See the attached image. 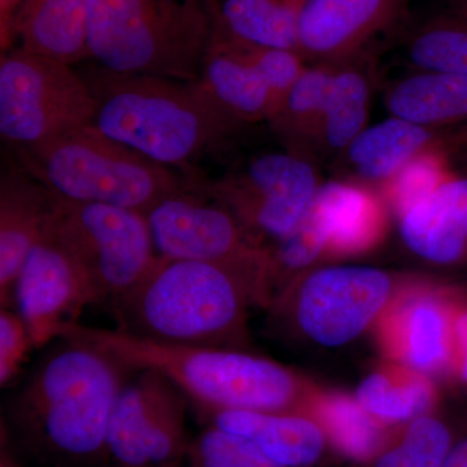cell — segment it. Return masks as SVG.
Listing matches in <instances>:
<instances>
[{"mask_svg": "<svg viewBox=\"0 0 467 467\" xmlns=\"http://www.w3.org/2000/svg\"><path fill=\"white\" fill-rule=\"evenodd\" d=\"M97 103L92 125L164 167L195 177L199 160L226 149L250 126L234 119L201 81L79 67Z\"/></svg>", "mask_w": 467, "mask_h": 467, "instance_id": "obj_1", "label": "cell"}, {"mask_svg": "<svg viewBox=\"0 0 467 467\" xmlns=\"http://www.w3.org/2000/svg\"><path fill=\"white\" fill-rule=\"evenodd\" d=\"M269 287V263L226 265L159 256L115 312L121 330L144 339L227 348L242 330L247 300Z\"/></svg>", "mask_w": 467, "mask_h": 467, "instance_id": "obj_2", "label": "cell"}, {"mask_svg": "<svg viewBox=\"0 0 467 467\" xmlns=\"http://www.w3.org/2000/svg\"><path fill=\"white\" fill-rule=\"evenodd\" d=\"M60 340L15 393L12 410L55 453L101 456L117 399L135 368L90 343Z\"/></svg>", "mask_w": 467, "mask_h": 467, "instance_id": "obj_3", "label": "cell"}, {"mask_svg": "<svg viewBox=\"0 0 467 467\" xmlns=\"http://www.w3.org/2000/svg\"><path fill=\"white\" fill-rule=\"evenodd\" d=\"M60 337L90 343L128 367L150 368L167 377L202 409L284 411L297 398L296 379L266 358L220 347L174 346L117 328L72 324Z\"/></svg>", "mask_w": 467, "mask_h": 467, "instance_id": "obj_4", "label": "cell"}, {"mask_svg": "<svg viewBox=\"0 0 467 467\" xmlns=\"http://www.w3.org/2000/svg\"><path fill=\"white\" fill-rule=\"evenodd\" d=\"M211 39L204 0L88 2V57L112 72L199 81Z\"/></svg>", "mask_w": 467, "mask_h": 467, "instance_id": "obj_5", "label": "cell"}, {"mask_svg": "<svg viewBox=\"0 0 467 467\" xmlns=\"http://www.w3.org/2000/svg\"><path fill=\"white\" fill-rule=\"evenodd\" d=\"M15 159L57 198L147 212L189 183L88 124L36 146L15 149Z\"/></svg>", "mask_w": 467, "mask_h": 467, "instance_id": "obj_6", "label": "cell"}, {"mask_svg": "<svg viewBox=\"0 0 467 467\" xmlns=\"http://www.w3.org/2000/svg\"><path fill=\"white\" fill-rule=\"evenodd\" d=\"M97 103L75 66L15 47L0 58V137L12 150L92 124Z\"/></svg>", "mask_w": 467, "mask_h": 467, "instance_id": "obj_7", "label": "cell"}, {"mask_svg": "<svg viewBox=\"0 0 467 467\" xmlns=\"http://www.w3.org/2000/svg\"><path fill=\"white\" fill-rule=\"evenodd\" d=\"M192 182L223 204L263 250L294 232L324 183L316 162L284 149L254 156L216 180L196 175Z\"/></svg>", "mask_w": 467, "mask_h": 467, "instance_id": "obj_8", "label": "cell"}, {"mask_svg": "<svg viewBox=\"0 0 467 467\" xmlns=\"http://www.w3.org/2000/svg\"><path fill=\"white\" fill-rule=\"evenodd\" d=\"M57 196V195H55ZM48 226L113 308L158 260L143 212L57 198Z\"/></svg>", "mask_w": 467, "mask_h": 467, "instance_id": "obj_9", "label": "cell"}, {"mask_svg": "<svg viewBox=\"0 0 467 467\" xmlns=\"http://www.w3.org/2000/svg\"><path fill=\"white\" fill-rule=\"evenodd\" d=\"M186 396L167 377L135 370L110 416L104 456L119 467H173L186 450Z\"/></svg>", "mask_w": 467, "mask_h": 467, "instance_id": "obj_10", "label": "cell"}, {"mask_svg": "<svg viewBox=\"0 0 467 467\" xmlns=\"http://www.w3.org/2000/svg\"><path fill=\"white\" fill-rule=\"evenodd\" d=\"M158 256L226 265L269 261L266 250L250 241L223 204L193 186L168 193L144 212Z\"/></svg>", "mask_w": 467, "mask_h": 467, "instance_id": "obj_11", "label": "cell"}, {"mask_svg": "<svg viewBox=\"0 0 467 467\" xmlns=\"http://www.w3.org/2000/svg\"><path fill=\"white\" fill-rule=\"evenodd\" d=\"M382 226V208L367 187L328 181L319 187L299 225L275 245L276 266L285 275H296L325 251L367 250L379 238Z\"/></svg>", "mask_w": 467, "mask_h": 467, "instance_id": "obj_12", "label": "cell"}, {"mask_svg": "<svg viewBox=\"0 0 467 467\" xmlns=\"http://www.w3.org/2000/svg\"><path fill=\"white\" fill-rule=\"evenodd\" d=\"M391 279L379 269L334 266L304 276L292 301L300 330L316 343L339 347L358 337L383 308Z\"/></svg>", "mask_w": 467, "mask_h": 467, "instance_id": "obj_13", "label": "cell"}, {"mask_svg": "<svg viewBox=\"0 0 467 467\" xmlns=\"http://www.w3.org/2000/svg\"><path fill=\"white\" fill-rule=\"evenodd\" d=\"M92 303L99 301L90 279L47 223L15 281L11 308L24 319L39 348L77 324L79 313Z\"/></svg>", "mask_w": 467, "mask_h": 467, "instance_id": "obj_14", "label": "cell"}, {"mask_svg": "<svg viewBox=\"0 0 467 467\" xmlns=\"http://www.w3.org/2000/svg\"><path fill=\"white\" fill-rule=\"evenodd\" d=\"M287 67L275 50L230 41L212 33L201 84L234 119L251 126L272 119L276 91Z\"/></svg>", "mask_w": 467, "mask_h": 467, "instance_id": "obj_15", "label": "cell"}, {"mask_svg": "<svg viewBox=\"0 0 467 467\" xmlns=\"http://www.w3.org/2000/svg\"><path fill=\"white\" fill-rule=\"evenodd\" d=\"M409 0H306L297 52L312 64H335L368 50L379 34L400 23Z\"/></svg>", "mask_w": 467, "mask_h": 467, "instance_id": "obj_16", "label": "cell"}, {"mask_svg": "<svg viewBox=\"0 0 467 467\" xmlns=\"http://www.w3.org/2000/svg\"><path fill=\"white\" fill-rule=\"evenodd\" d=\"M57 196L18 164L0 177V304L11 308L12 290L34 245L41 241Z\"/></svg>", "mask_w": 467, "mask_h": 467, "instance_id": "obj_17", "label": "cell"}, {"mask_svg": "<svg viewBox=\"0 0 467 467\" xmlns=\"http://www.w3.org/2000/svg\"><path fill=\"white\" fill-rule=\"evenodd\" d=\"M450 130L389 116L368 125L331 162V171L337 180L386 184L413 160L431 150H444Z\"/></svg>", "mask_w": 467, "mask_h": 467, "instance_id": "obj_18", "label": "cell"}, {"mask_svg": "<svg viewBox=\"0 0 467 467\" xmlns=\"http://www.w3.org/2000/svg\"><path fill=\"white\" fill-rule=\"evenodd\" d=\"M376 81V60L370 51L333 64L316 140L318 167L330 165L367 128Z\"/></svg>", "mask_w": 467, "mask_h": 467, "instance_id": "obj_19", "label": "cell"}, {"mask_svg": "<svg viewBox=\"0 0 467 467\" xmlns=\"http://www.w3.org/2000/svg\"><path fill=\"white\" fill-rule=\"evenodd\" d=\"M400 218L402 242L414 254L435 264L456 263L467 251V175L451 173Z\"/></svg>", "mask_w": 467, "mask_h": 467, "instance_id": "obj_20", "label": "cell"}, {"mask_svg": "<svg viewBox=\"0 0 467 467\" xmlns=\"http://www.w3.org/2000/svg\"><path fill=\"white\" fill-rule=\"evenodd\" d=\"M202 411L213 418V425L218 429L256 442L270 459L285 467L310 466L324 450L321 430L306 418L287 416L282 411L242 409Z\"/></svg>", "mask_w": 467, "mask_h": 467, "instance_id": "obj_21", "label": "cell"}, {"mask_svg": "<svg viewBox=\"0 0 467 467\" xmlns=\"http://www.w3.org/2000/svg\"><path fill=\"white\" fill-rule=\"evenodd\" d=\"M88 2L90 0H24L15 24L17 47L70 66L90 61Z\"/></svg>", "mask_w": 467, "mask_h": 467, "instance_id": "obj_22", "label": "cell"}, {"mask_svg": "<svg viewBox=\"0 0 467 467\" xmlns=\"http://www.w3.org/2000/svg\"><path fill=\"white\" fill-rule=\"evenodd\" d=\"M389 116L431 129L467 124V76L410 70L383 94Z\"/></svg>", "mask_w": 467, "mask_h": 467, "instance_id": "obj_23", "label": "cell"}, {"mask_svg": "<svg viewBox=\"0 0 467 467\" xmlns=\"http://www.w3.org/2000/svg\"><path fill=\"white\" fill-rule=\"evenodd\" d=\"M204 2L214 36L254 47L297 52V27L306 0Z\"/></svg>", "mask_w": 467, "mask_h": 467, "instance_id": "obj_24", "label": "cell"}, {"mask_svg": "<svg viewBox=\"0 0 467 467\" xmlns=\"http://www.w3.org/2000/svg\"><path fill=\"white\" fill-rule=\"evenodd\" d=\"M402 54L410 70L467 76V0H447L411 27Z\"/></svg>", "mask_w": 467, "mask_h": 467, "instance_id": "obj_25", "label": "cell"}, {"mask_svg": "<svg viewBox=\"0 0 467 467\" xmlns=\"http://www.w3.org/2000/svg\"><path fill=\"white\" fill-rule=\"evenodd\" d=\"M331 72L333 64L306 67L275 115L267 122L282 149L313 162H316V140Z\"/></svg>", "mask_w": 467, "mask_h": 467, "instance_id": "obj_26", "label": "cell"}, {"mask_svg": "<svg viewBox=\"0 0 467 467\" xmlns=\"http://www.w3.org/2000/svg\"><path fill=\"white\" fill-rule=\"evenodd\" d=\"M402 356L411 368L427 371L447 358V322L441 309L430 300H418L402 316Z\"/></svg>", "mask_w": 467, "mask_h": 467, "instance_id": "obj_27", "label": "cell"}, {"mask_svg": "<svg viewBox=\"0 0 467 467\" xmlns=\"http://www.w3.org/2000/svg\"><path fill=\"white\" fill-rule=\"evenodd\" d=\"M356 399L368 413L386 420H408L422 416L432 401V391L422 378L393 382L383 374L362 380Z\"/></svg>", "mask_w": 467, "mask_h": 467, "instance_id": "obj_28", "label": "cell"}, {"mask_svg": "<svg viewBox=\"0 0 467 467\" xmlns=\"http://www.w3.org/2000/svg\"><path fill=\"white\" fill-rule=\"evenodd\" d=\"M319 414L328 436L350 459L367 460L379 448L382 432L358 401L333 396L322 402Z\"/></svg>", "mask_w": 467, "mask_h": 467, "instance_id": "obj_29", "label": "cell"}, {"mask_svg": "<svg viewBox=\"0 0 467 467\" xmlns=\"http://www.w3.org/2000/svg\"><path fill=\"white\" fill-rule=\"evenodd\" d=\"M451 451L447 427L430 417L409 426L400 444L384 453L376 467H444Z\"/></svg>", "mask_w": 467, "mask_h": 467, "instance_id": "obj_30", "label": "cell"}, {"mask_svg": "<svg viewBox=\"0 0 467 467\" xmlns=\"http://www.w3.org/2000/svg\"><path fill=\"white\" fill-rule=\"evenodd\" d=\"M448 155L442 150H431L409 162L386 183L387 193L399 216L426 199L436 187L450 177Z\"/></svg>", "mask_w": 467, "mask_h": 467, "instance_id": "obj_31", "label": "cell"}, {"mask_svg": "<svg viewBox=\"0 0 467 467\" xmlns=\"http://www.w3.org/2000/svg\"><path fill=\"white\" fill-rule=\"evenodd\" d=\"M192 467H285L270 459L256 442L212 427L192 448Z\"/></svg>", "mask_w": 467, "mask_h": 467, "instance_id": "obj_32", "label": "cell"}, {"mask_svg": "<svg viewBox=\"0 0 467 467\" xmlns=\"http://www.w3.org/2000/svg\"><path fill=\"white\" fill-rule=\"evenodd\" d=\"M36 348L29 328L16 310H0V384L7 386L17 376L27 353Z\"/></svg>", "mask_w": 467, "mask_h": 467, "instance_id": "obj_33", "label": "cell"}, {"mask_svg": "<svg viewBox=\"0 0 467 467\" xmlns=\"http://www.w3.org/2000/svg\"><path fill=\"white\" fill-rule=\"evenodd\" d=\"M24 0H0V47L2 54L15 48V24Z\"/></svg>", "mask_w": 467, "mask_h": 467, "instance_id": "obj_34", "label": "cell"}, {"mask_svg": "<svg viewBox=\"0 0 467 467\" xmlns=\"http://www.w3.org/2000/svg\"><path fill=\"white\" fill-rule=\"evenodd\" d=\"M444 467H467V441H461L450 451Z\"/></svg>", "mask_w": 467, "mask_h": 467, "instance_id": "obj_35", "label": "cell"}, {"mask_svg": "<svg viewBox=\"0 0 467 467\" xmlns=\"http://www.w3.org/2000/svg\"><path fill=\"white\" fill-rule=\"evenodd\" d=\"M457 334H459L463 349L462 377L467 380V312L457 324Z\"/></svg>", "mask_w": 467, "mask_h": 467, "instance_id": "obj_36", "label": "cell"}, {"mask_svg": "<svg viewBox=\"0 0 467 467\" xmlns=\"http://www.w3.org/2000/svg\"><path fill=\"white\" fill-rule=\"evenodd\" d=\"M467 150V125L462 129V134H461V146H460V153L466 152Z\"/></svg>", "mask_w": 467, "mask_h": 467, "instance_id": "obj_37", "label": "cell"}]
</instances>
